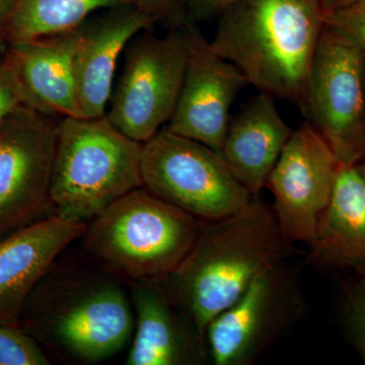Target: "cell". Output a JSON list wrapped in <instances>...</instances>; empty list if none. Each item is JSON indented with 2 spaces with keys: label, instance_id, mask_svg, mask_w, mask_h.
<instances>
[{
  "label": "cell",
  "instance_id": "cell-1",
  "mask_svg": "<svg viewBox=\"0 0 365 365\" xmlns=\"http://www.w3.org/2000/svg\"><path fill=\"white\" fill-rule=\"evenodd\" d=\"M299 254L257 196L239 212L205 222L184 261L160 281L205 339L209 323L257 276Z\"/></svg>",
  "mask_w": 365,
  "mask_h": 365
},
{
  "label": "cell",
  "instance_id": "cell-2",
  "mask_svg": "<svg viewBox=\"0 0 365 365\" xmlns=\"http://www.w3.org/2000/svg\"><path fill=\"white\" fill-rule=\"evenodd\" d=\"M325 13L321 0H242L220 14L210 45L260 93L302 107Z\"/></svg>",
  "mask_w": 365,
  "mask_h": 365
},
{
  "label": "cell",
  "instance_id": "cell-3",
  "mask_svg": "<svg viewBox=\"0 0 365 365\" xmlns=\"http://www.w3.org/2000/svg\"><path fill=\"white\" fill-rule=\"evenodd\" d=\"M50 270L26 302L21 328L71 364H97L124 349L133 337L135 316L118 278Z\"/></svg>",
  "mask_w": 365,
  "mask_h": 365
},
{
  "label": "cell",
  "instance_id": "cell-4",
  "mask_svg": "<svg viewBox=\"0 0 365 365\" xmlns=\"http://www.w3.org/2000/svg\"><path fill=\"white\" fill-rule=\"evenodd\" d=\"M206 222L148 190H133L91 220L83 247L106 273L160 281L184 261Z\"/></svg>",
  "mask_w": 365,
  "mask_h": 365
},
{
  "label": "cell",
  "instance_id": "cell-5",
  "mask_svg": "<svg viewBox=\"0 0 365 365\" xmlns=\"http://www.w3.org/2000/svg\"><path fill=\"white\" fill-rule=\"evenodd\" d=\"M143 143L125 135L108 117H66L59 122L50 205L55 215L88 223L143 187Z\"/></svg>",
  "mask_w": 365,
  "mask_h": 365
},
{
  "label": "cell",
  "instance_id": "cell-6",
  "mask_svg": "<svg viewBox=\"0 0 365 365\" xmlns=\"http://www.w3.org/2000/svg\"><path fill=\"white\" fill-rule=\"evenodd\" d=\"M143 187L203 222L239 212L253 200L218 151L163 128L143 143Z\"/></svg>",
  "mask_w": 365,
  "mask_h": 365
},
{
  "label": "cell",
  "instance_id": "cell-7",
  "mask_svg": "<svg viewBox=\"0 0 365 365\" xmlns=\"http://www.w3.org/2000/svg\"><path fill=\"white\" fill-rule=\"evenodd\" d=\"M187 53L182 26L165 37L143 31L130 41L106 113L125 135L145 143L169 123L181 91Z\"/></svg>",
  "mask_w": 365,
  "mask_h": 365
},
{
  "label": "cell",
  "instance_id": "cell-8",
  "mask_svg": "<svg viewBox=\"0 0 365 365\" xmlns=\"http://www.w3.org/2000/svg\"><path fill=\"white\" fill-rule=\"evenodd\" d=\"M288 259L257 276L209 323L205 339L215 365L253 364L304 311L299 268Z\"/></svg>",
  "mask_w": 365,
  "mask_h": 365
},
{
  "label": "cell",
  "instance_id": "cell-9",
  "mask_svg": "<svg viewBox=\"0 0 365 365\" xmlns=\"http://www.w3.org/2000/svg\"><path fill=\"white\" fill-rule=\"evenodd\" d=\"M302 109L340 165L365 158V57L351 41L326 26Z\"/></svg>",
  "mask_w": 365,
  "mask_h": 365
},
{
  "label": "cell",
  "instance_id": "cell-10",
  "mask_svg": "<svg viewBox=\"0 0 365 365\" xmlns=\"http://www.w3.org/2000/svg\"><path fill=\"white\" fill-rule=\"evenodd\" d=\"M61 119L24 105L0 124V237L32 222L50 205Z\"/></svg>",
  "mask_w": 365,
  "mask_h": 365
},
{
  "label": "cell",
  "instance_id": "cell-11",
  "mask_svg": "<svg viewBox=\"0 0 365 365\" xmlns=\"http://www.w3.org/2000/svg\"><path fill=\"white\" fill-rule=\"evenodd\" d=\"M339 165L330 145L311 122L292 131L266 188L272 193L271 207L283 235L295 246L313 244Z\"/></svg>",
  "mask_w": 365,
  "mask_h": 365
},
{
  "label": "cell",
  "instance_id": "cell-12",
  "mask_svg": "<svg viewBox=\"0 0 365 365\" xmlns=\"http://www.w3.org/2000/svg\"><path fill=\"white\" fill-rule=\"evenodd\" d=\"M180 26L186 36L187 66L176 107L165 128L220 153L232 106L249 83L237 66L212 49L196 21L187 16Z\"/></svg>",
  "mask_w": 365,
  "mask_h": 365
},
{
  "label": "cell",
  "instance_id": "cell-13",
  "mask_svg": "<svg viewBox=\"0 0 365 365\" xmlns=\"http://www.w3.org/2000/svg\"><path fill=\"white\" fill-rule=\"evenodd\" d=\"M86 227L54 215L0 237V326L20 327L31 294Z\"/></svg>",
  "mask_w": 365,
  "mask_h": 365
},
{
  "label": "cell",
  "instance_id": "cell-14",
  "mask_svg": "<svg viewBox=\"0 0 365 365\" xmlns=\"http://www.w3.org/2000/svg\"><path fill=\"white\" fill-rule=\"evenodd\" d=\"M130 285L135 329L126 364L198 365L208 361L206 340L162 281Z\"/></svg>",
  "mask_w": 365,
  "mask_h": 365
},
{
  "label": "cell",
  "instance_id": "cell-15",
  "mask_svg": "<svg viewBox=\"0 0 365 365\" xmlns=\"http://www.w3.org/2000/svg\"><path fill=\"white\" fill-rule=\"evenodd\" d=\"M155 21L136 6L110 9L88 25L74 56V81L81 117L105 116L114 88L118 61L127 46Z\"/></svg>",
  "mask_w": 365,
  "mask_h": 365
},
{
  "label": "cell",
  "instance_id": "cell-16",
  "mask_svg": "<svg viewBox=\"0 0 365 365\" xmlns=\"http://www.w3.org/2000/svg\"><path fill=\"white\" fill-rule=\"evenodd\" d=\"M83 26L71 32L7 46L6 55L26 106L55 117H81L73 63Z\"/></svg>",
  "mask_w": 365,
  "mask_h": 365
},
{
  "label": "cell",
  "instance_id": "cell-17",
  "mask_svg": "<svg viewBox=\"0 0 365 365\" xmlns=\"http://www.w3.org/2000/svg\"><path fill=\"white\" fill-rule=\"evenodd\" d=\"M309 249V260L316 265L365 274V158L338 168L330 202Z\"/></svg>",
  "mask_w": 365,
  "mask_h": 365
},
{
  "label": "cell",
  "instance_id": "cell-18",
  "mask_svg": "<svg viewBox=\"0 0 365 365\" xmlns=\"http://www.w3.org/2000/svg\"><path fill=\"white\" fill-rule=\"evenodd\" d=\"M273 98L259 93L228 125L220 151L234 176L254 197L260 196L292 134Z\"/></svg>",
  "mask_w": 365,
  "mask_h": 365
},
{
  "label": "cell",
  "instance_id": "cell-19",
  "mask_svg": "<svg viewBox=\"0 0 365 365\" xmlns=\"http://www.w3.org/2000/svg\"><path fill=\"white\" fill-rule=\"evenodd\" d=\"M126 6L135 0H21L7 26V46L71 32L100 9Z\"/></svg>",
  "mask_w": 365,
  "mask_h": 365
},
{
  "label": "cell",
  "instance_id": "cell-20",
  "mask_svg": "<svg viewBox=\"0 0 365 365\" xmlns=\"http://www.w3.org/2000/svg\"><path fill=\"white\" fill-rule=\"evenodd\" d=\"M343 328L359 356L365 362V274L346 281L340 294Z\"/></svg>",
  "mask_w": 365,
  "mask_h": 365
},
{
  "label": "cell",
  "instance_id": "cell-21",
  "mask_svg": "<svg viewBox=\"0 0 365 365\" xmlns=\"http://www.w3.org/2000/svg\"><path fill=\"white\" fill-rule=\"evenodd\" d=\"M39 343L21 327L0 326V365H47Z\"/></svg>",
  "mask_w": 365,
  "mask_h": 365
},
{
  "label": "cell",
  "instance_id": "cell-22",
  "mask_svg": "<svg viewBox=\"0 0 365 365\" xmlns=\"http://www.w3.org/2000/svg\"><path fill=\"white\" fill-rule=\"evenodd\" d=\"M325 24L351 41L365 57V0L326 11Z\"/></svg>",
  "mask_w": 365,
  "mask_h": 365
},
{
  "label": "cell",
  "instance_id": "cell-23",
  "mask_svg": "<svg viewBox=\"0 0 365 365\" xmlns=\"http://www.w3.org/2000/svg\"><path fill=\"white\" fill-rule=\"evenodd\" d=\"M24 105L20 83L4 53L0 56V124Z\"/></svg>",
  "mask_w": 365,
  "mask_h": 365
},
{
  "label": "cell",
  "instance_id": "cell-24",
  "mask_svg": "<svg viewBox=\"0 0 365 365\" xmlns=\"http://www.w3.org/2000/svg\"><path fill=\"white\" fill-rule=\"evenodd\" d=\"M135 6L155 23L168 21L180 26L188 16L184 11V0H135Z\"/></svg>",
  "mask_w": 365,
  "mask_h": 365
},
{
  "label": "cell",
  "instance_id": "cell-25",
  "mask_svg": "<svg viewBox=\"0 0 365 365\" xmlns=\"http://www.w3.org/2000/svg\"><path fill=\"white\" fill-rule=\"evenodd\" d=\"M242 0H184L186 4L187 14L194 21H202L222 14L230 6L239 4Z\"/></svg>",
  "mask_w": 365,
  "mask_h": 365
},
{
  "label": "cell",
  "instance_id": "cell-26",
  "mask_svg": "<svg viewBox=\"0 0 365 365\" xmlns=\"http://www.w3.org/2000/svg\"><path fill=\"white\" fill-rule=\"evenodd\" d=\"M21 0H0V56L7 49L6 31Z\"/></svg>",
  "mask_w": 365,
  "mask_h": 365
},
{
  "label": "cell",
  "instance_id": "cell-27",
  "mask_svg": "<svg viewBox=\"0 0 365 365\" xmlns=\"http://www.w3.org/2000/svg\"><path fill=\"white\" fill-rule=\"evenodd\" d=\"M355 1H357V0H321L325 11H334V9L348 6V4Z\"/></svg>",
  "mask_w": 365,
  "mask_h": 365
}]
</instances>
